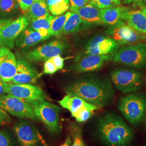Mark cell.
<instances>
[{
  "instance_id": "cell-1",
  "label": "cell",
  "mask_w": 146,
  "mask_h": 146,
  "mask_svg": "<svg viewBox=\"0 0 146 146\" xmlns=\"http://www.w3.org/2000/svg\"><path fill=\"white\" fill-rule=\"evenodd\" d=\"M67 94L77 96L86 102L102 107L113 99L115 92L107 79L87 78L75 81L65 88Z\"/></svg>"
},
{
  "instance_id": "cell-2",
  "label": "cell",
  "mask_w": 146,
  "mask_h": 146,
  "mask_svg": "<svg viewBox=\"0 0 146 146\" xmlns=\"http://www.w3.org/2000/svg\"><path fill=\"white\" fill-rule=\"evenodd\" d=\"M98 129L102 141L109 146H126L134 136L131 128L120 116L113 113L102 117Z\"/></svg>"
},
{
  "instance_id": "cell-3",
  "label": "cell",
  "mask_w": 146,
  "mask_h": 146,
  "mask_svg": "<svg viewBox=\"0 0 146 146\" xmlns=\"http://www.w3.org/2000/svg\"><path fill=\"white\" fill-rule=\"evenodd\" d=\"M118 108L132 125L139 124L145 114L146 98L139 94L128 95L120 99Z\"/></svg>"
},
{
  "instance_id": "cell-4",
  "label": "cell",
  "mask_w": 146,
  "mask_h": 146,
  "mask_svg": "<svg viewBox=\"0 0 146 146\" xmlns=\"http://www.w3.org/2000/svg\"><path fill=\"white\" fill-rule=\"evenodd\" d=\"M113 61L133 68H142L146 64V44L139 43L122 47L115 52Z\"/></svg>"
},
{
  "instance_id": "cell-5",
  "label": "cell",
  "mask_w": 146,
  "mask_h": 146,
  "mask_svg": "<svg viewBox=\"0 0 146 146\" xmlns=\"http://www.w3.org/2000/svg\"><path fill=\"white\" fill-rule=\"evenodd\" d=\"M110 76L116 88L123 93L136 92L143 84V75L135 70L115 69Z\"/></svg>"
},
{
  "instance_id": "cell-6",
  "label": "cell",
  "mask_w": 146,
  "mask_h": 146,
  "mask_svg": "<svg viewBox=\"0 0 146 146\" xmlns=\"http://www.w3.org/2000/svg\"><path fill=\"white\" fill-rule=\"evenodd\" d=\"M31 105L37 119L41 121L50 133L55 134L60 132V108L58 106L44 100Z\"/></svg>"
},
{
  "instance_id": "cell-7",
  "label": "cell",
  "mask_w": 146,
  "mask_h": 146,
  "mask_svg": "<svg viewBox=\"0 0 146 146\" xmlns=\"http://www.w3.org/2000/svg\"><path fill=\"white\" fill-rule=\"evenodd\" d=\"M6 93L24 100L29 104L44 101L45 94L38 87L29 84H15L3 81Z\"/></svg>"
},
{
  "instance_id": "cell-8",
  "label": "cell",
  "mask_w": 146,
  "mask_h": 146,
  "mask_svg": "<svg viewBox=\"0 0 146 146\" xmlns=\"http://www.w3.org/2000/svg\"><path fill=\"white\" fill-rule=\"evenodd\" d=\"M0 107L14 116L36 120L31 105L10 94L0 97Z\"/></svg>"
},
{
  "instance_id": "cell-9",
  "label": "cell",
  "mask_w": 146,
  "mask_h": 146,
  "mask_svg": "<svg viewBox=\"0 0 146 146\" xmlns=\"http://www.w3.org/2000/svg\"><path fill=\"white\" fill-rule=\"evenodd\" d=\"M107 33L119 45L121 46L139 43L145 38L144 34L129 26L123 20L111 26Z\"/></svg>"
},
{
  "instance_id": "cell-10",
  "label": "cell",
  "mask_w": 146,
  "mask_h": 146,
  "mask_svg": "<svg viewBox=\"0 0 146 146\" xmlns=\"http://www.w3.org/2000/svg\"><path fill=\"white\" fill-rule=\"evenodd\" d=\"M67 47V44L62 41L55 40L27 52L26 58L28 60L36 62L46 61L55 56L60 55Z\"/></svg>"
},
{
  "instance_id": "cell-11",
  "label": "cell",
  "mask_w": 146,
  "mask_h": 146,
  "mask_svg": "<svg viewBox=\"0 0 146 146\" xmlns=\"http://www.w3.org/2000/svg\"><path fill=\"white\" fill-rule=\"evenodd\" d=\"M30 21L27 16H20L15 20L11 21L2 32L0 47L6 46L9 48H13L16 39L22 32L26 29Z\"/></svg>"
},
{
  "instance_id": "cell-12",
  "label": "cell",
  "mask_w": 146,
  "mask_h": 146,
  "mask_svg": "<svg viewBox=\"0 0 146 146\" xmlns=\"http://www.w3.org/2000/svg\"><path fill=\"white\" fill-rule=\"evenodd\" d=\"M110 58V55L84 54L76 58L71 69L78 73L93 71L101 68Z\"/></svg>"
},
{
  "instance_id": "cell-13",
  "label": "cell",
  "mask_w": 146,
  "mask_h": 146,
  "mask_svg": "<svg viewBox=\"0 0 146 146\" xmlns=\"http://www.w3.org/2000/svg\"><path fill=\"white\" fill-rule=\"evenodd\" d=\"M17 70V60L14 54L5 46L0 47V79L11 82Z\"/></svg>"
},
{
  "instance_id": "cell-14",
  "label": "cell",
  "mask_w": 146,
  "mask_h": 146,
  "mask_svg": "<svg viewBox=\"0 0 146 146\" xmlns=\"http://www.w3.org/2000/svg\"><path fill=\"white\" fill-rule=\"evenodd\" d=\"M119 44L110 37L98 35L88 43L84 54L107 55L115 52Z\"/></svg>"
},
{
  "instance_id": "cell-15",
  "label": "cell",
  "mask_w": 146,
  "mask_h": 146,
  "mask_svg": "<svg viewBox=\"0 0 146 146\" xmlns=\"http://www.w3.org/2000/svg\"><path fill=\"white\" fill-rule=\"evenodd\" d=\"M39 74L35 69L26 60L19 58L17 70L11 82L15 84H32L36 82Z\"/></svg>"
},
{
  "instance_id": "cell-16",
  "label": "cell",
  "mask_w": 146,
  "mask_h": 146,
  "mask_svg": "<svg viewBox=\"0 0 146 146\" xmlns=\"http://www.w3.org/2000/svg\"><path fill=\"white\" fill-rule=\"evenodd\" d=\"M14 129L20 146H37L41 135L31 125L26 122H19Z\"/></svg>"
},
{
  "instance_id": "cell-17",
  "label": "cell",
  "mask_w": 146,
  "mask_h": 146,
  "mask_svg": "<svg viewBox=\"0 0 146 146\" xmlns=\"http://www.w3.org/2000/svg\"><path fill=\"white\" fill-rule=\"evenodd\" d=\"M58 103L63 108L68 110L72 115L79 110L84 108L88 109L92 111L98 110L99 108L95 105L88 103L78 96L71 94L66 95L62 99L58 101Z\"/></svg>"
},
{
  "instance_id": "cell-18",
  "label": "cell",
  "mask_w": 146,
  "mask_h": 146,
  "mask_svg": "<svg viewBox=\"0 0 146 146\" xmlns=\"http://www.w3.org/2000/svg\"><path fill=\"white\" fill-rule=\"evenodd\" d=\"M70 10L78 14L84 24L102 23L100 15L101 9L90 3L78 8L70 7Z\"/></svg>"
},
{
  "instance_id": "cell-19",
  "label": "cell",
  "mask_w": 146,
  "mask_h": 146,
  "mask_svg": "<svg viewBox=\"0 0 146 146\" xmlns=\"http://www.w3.org/2000/svg\"><path fill=\"white\" fill-rule=\"evenodd\" d=\"M122 20L126 24L141 34L146 33V16L143 12L139 10H130L128 9L124 13Z\"/></svg>"
},
{
  "instance_id": "cell-20",
  "label": "cell",
  "mask_w": 146,
  "mask_h": 146,
  "mask_svg": "<svg viewBox=\"0 0 146 146\" xmlns=\"http://www.w3.org/2000/svg\"><path fill=\"white\" fill-rule=\"evenodd\" d=\"M46 40L40 33L31 29H26L16 39V46L21 48L33 47L42 41Z\"/></svg>"
},
{
  "instance_id": "cell-21",
  "label": "cell",
  "mask_w": 146,
  "mask_h": 146,
  "mask_svg": "<svg viewBox=\"0 0 146 146\" xmlns=\"http://www.w3.org/2000/svg\"><path fill=\"white\" fill-rule=\"evenodd\" d=\"M128 9L125 7L117 6L101 9L100 15L102 23L111 26L114 25L118 22L122 20L124 13Z\"/></svg>"
},
{
  "instance_id": "cell-22",
  "label": "cell",
  "mask_w": 146,
  "mask_h": 146,
  "mask_svg": "<svg viewBox=\"0 0 146 146\" xmlns=\"http://www.w3.org/2000/svg\"><path fill=\"white\" fill-rule=\"evenodd\" d=\"M49 12L45 0H35L25 14L29 19H35L46 15Z\"/></svg>"
},
{
  "instance_id": "cell-23",
  "label": "cell",
  "mask_w": 146,
  "mask_h": 146,
  "mask_svg": "<svg viewBox=\"0 0 146 146\" xmlns=\"http://www.w3.org/2000/svg\"><path fill=\"white\" fill-rule=\"evenodd\" d=\"M82 23H84L78 14L71 13L63 27L62 34L68 35L75 33L80 29Z\"/></svg>"
},
{
  "instance_id": "cell-24",
  "label": "cell",
  "mask_w": 146,
  "mask_h": 146,
  "mask_svg": "<svg viewBox=\"0 0 146 146\" xmlns=\"http://www.w3.org/2000/svg\"><path fill=\"white\" fill-rule=\"evenodd\" d=\"M16 0H0V18H7L14 15L18 11Z\"/></svg>"
},
{
  "instance_id": "cell-25",
  "label": "cell",
  "mask_w": 146,
  "mask_h": 146,
  "mask_svg": "<svg viewBox=\"0 0 146 146\" xmlns=\"http://www.w3.org/2000/svg\"><path fill=\"white\" fill-rule=\"evenodd\" d=\"M71 12H67L66 14L54 16L51 21L50 28V34L54 36H60L62 34L63 27L68 17L70 15Z\"/></svg>"
},
{
  "instance_id": "cell-26",
  "label": "cell",
  "mask_w": 146,
  "mask_h": 146,
  "mask_svg": "<svg viewBox=\"0 0 146 146\" xmlns=\"http://www.w3.org/2000/svg\"><path fill=\"white\" fill-rule=\"evenodd\" d=\"M49 10L53 15H61L69 8V0H46Z\"/></svg>"
},
{
  "instance_id": "cell-27",
  "label": "cell",
  "mask_w": 146,
  "mask_h": 146,
  "mask_svg": "<svg viewBox=\"0 0 146 146\" xmlns=\"http://www.w3.org/2000/svg\"><path fill=\"white\" fill-rule=\"evenodd\" d=\"M54 16L50 15L49 13L39 18L29 19L31 22V28L34 31L40 29H45L50 31L51 21Z\"/></svg>"
},
{
  "instance_id": "cell-28",
  "label": "cell",
  "mask_w": 146,
  "mask_h": 146,
  "mask_svg": "<svg viewBox=\"0 0 146 146\" xmlns=\"http://www.w3.org/2000/svg\"><path fill=\"white\" fill-rule=\"evenodd\" d=\"M89 3L102 9L119 6L121 0H90Z\"/></svg>"
},
{
  "instance_id": "cell-29",
  "label": "cell",
  "mask_w": 146,
  "mask_h": 146,
  "mask_svg": "<svg viewBox=\"0 0 146 146\" xmlns=\"http://www.w3.org/2000/svg\"><path fill=\"white\" fill-rule=\"evenodd\" d=\"M94 111L84 108L79 110L77 112L72 114V116L75 117L78 122H84L88 120L92 116Z\"/></svg>"
},
{
  "instance_id": "cell-30",
  "label": "cell",
  "mask_w": 146,
  "mask_h": 146,
  "mask_svg": "<svg viewBox=\"0 0 146 146\" xmlns=\"http://www.w3.org/2000/svg\"><path fill=\"white\" fill-rule=\"evenodd\" d=\"M58 70V69L52 62L51 58L46 61L44 64L43 73L47 74H52L56 72Z\"/></svg>"
},
{
  "instance_id": "cell-31",
  "label": "cell",
  "mask_w": 146,
  "mask_h": 146,
  "mask_svg": "<svg viewBox=\"0 0 146 146\" xmlns=\"http://www.w3.org/2000/svg\"><path fill=\"white\" fill-rule=\"evenodd\" d=\"M21 10L26 13L35 0H16Z\"/></svg>"
},
{
  "instance_id": "cell-32",
  "label": "cell",
  "mask_w": 146,
  "mask_h": 146,
  "mask_svg": "<svg viewBox=\"0 0 146 146\" xmlns=\"http://www.w3.org/2000/svg\"><path fill=\"white\" fill-rule=\"evenodd\" d=\"M11 117L7 111L0 107V125H7L11 123Z\"/></svg>"
},
{
  "instance_id": "cell-33",
  "label": "cell",
  "mask_w": 146,
  "mask_h": 146,
  "mask_svg": "<svg viewBox=\"0 0 146 146\" xmlns=\"http://www.w3.org/2000/svg\"><path fill=\"white\" fill-rule=\"evenodd\" d=\"M0 146H11V141L9 135L4 131L0 130Z\"/></svg>"
},
{
  "instance_id": "cell-34",
  "label": "cell",
  "mask_w": 146,
  "mask_h": 146,
  "mask_svg": "<svg viewBox=\"0 0 146 146\" xmlns=\"http://www.w3.org/2000/svg\"><path fill=\"white\" fill-rule=\"evenodd\" d=\"M70 146H85L82 136L79 131L74 133L73 144Z\"/></svg>"
},
{
  "instance_id": "cell-35",
  "label": "cell",
  "mask_w": 146,
  "mask_h": 146,
  "mask_svg": "<svg viewBox=\"0 0 146 146\" xmlns=\"http://www.w3.org/2000/svg\"><path fill=\"white\" fill-rule=\"evenodd\" d=\"M72 8H78L84 7L89 2L90 0H69Z\"/></svg>"
},
{
  "instance_id": "cell-36",
  "label": "cell",
  "mask_w": 146,
  "mask_h": 146,
  "mask_svg": "<svg viewBox=\"0 0 146 146\" xmlns=\"http://www.w3.org/2000/svg\"><path fill=\"white\" fill-rule=\"evenodd\" d=\"M52 62L55 64V67L58 69V70L61 69L64 66V58L60 56V55L55 56L52 58Z\"/></svg>"
},
{
  "instance_id": "cell-37",
  "label": "cell",
  "mask_w": 146,
  "mask_h": 146,
  "mask_svg": "<svg viewBox=\"0 0 146 146\" xmlns=\"http://www.w3.org/2000/svg\"><path fill=\"white\" fill-rule=\"evenodd\" d=\"M11 20L9 19H0V40L1 36L2 34V32L3 31L4 28L8 24H9L11 22Z\"/></svg>"
},
{
  "instance_id": "cell-38",
  "label": "cell",
  "mask_w": 146,
  "mask_h": 146,
  "mask_svg": "<svg viewBox=\"0 0 146 146\" xmlns=\"http://www.w3.org/2000/svg\"><path fill=\"white\" fill-rule=\"evenodd\" d=\"M40 141H41L43 145V146H49V145H48L47 143H46V142L44 141V140L42 139L41 136H40ZM71 139L70 138L69 136H68L66 139V140L64 141V142L63 143L62 145H61V146H70L71 145Z\"/></svg>"
},
{
  "instance_id": "cell-39",
  "label": "cell",
  "mask_w": 146,
  "mask_h": 146,
  "mask_svg": "<svg viewBox=\"0 0 146 146\" xmlns=\"http://www.w3.org/2000/svg\"><path fill=\"white\" fill-rule=\"evenodd\" d=\"M6 92L3 85V81L0 79V97L6 95Z\"/></svg>"
},
{
  "instance_id": "cell-40",
  "label": "cell",
  "mask_w": 146,
  "mask_h": 146,
  "mask_svg": "<svg viewBox=\"0 0 146 146\" xmlns=\"http://www.w3.org/2000/svg\"><path fill=\"white\" fill-rule=\"evenodd\" d=\"M141 11L143 12V13L146 15V8H143L142 9Z\"/></svg>"
},
{
  "instance_id": "cell-41",
  "label": "cell",
  "mask_w": 146,
  "mask_h": 146,
  "mask_svg": "<svg viewBox=\"0 0 146 146\" xmlns=\"http://www.w3.org/2000/svg\"><path fill=\"white\" fill-rule=\"evenodd\" d=\"M145 38H146V33H145Z\"/></svg>"
},
{
  "instance_id": "cell-42",
  "label": "cell",
  "mask_w": 146,
  "mask_h": 146,
  "mask_svg": "<svg viewBox=\"0 0 146 146\" xmlns=\"http://www.w3.org/2000/svg\"></svg>"
}]
</instances>
